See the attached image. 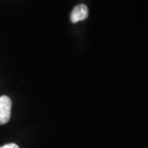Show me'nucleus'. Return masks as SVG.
<instances>
[{
  "instance_id": "1",
  "label": "nucleus",
  "mask_w": 148,
  "mask_h": 148,
  "mask_svg": "<svg viewBox=\"0 0 148 148\" xmlns=\"http://www.w3.org/2000/svg\"><path fill=\"white\" fill-rule=\"evenodd\" d=\"M12 110V101L7 95L0 97V124H5L9 121Z\"/></svg>"
},
{
  "instance_id": "3",
  "label": "nucleus",
  "mask_w": 148,
  "mask_h": 148,
  "mask_svg": "<svg viewBox=\"0 0 148 148\" xmlns=\"http://www.w3.org/2000/svg\"><path fill=\"white\" fill-rule=\"evenodd\" d=\"M0 148H19V147L15 143H9V144H6L4 146L1 147Z\"/></svg>"
},
{
  "instance_id": "2",
  "label": "nucleus",
  "mask_w": 148,
  "mask_h": 148,
  "mask_svg": "<svg viewBox=\"0 0 148 148\" xmlns=\"http://www.w3.org/2000/svg\"><path fill=\"white\" fill-rule=\"evenodd\" d=\"M88 8L85 4H78L72 11L70 15V20L73 23L84 21L88 17Z\"/></svg>"
}]
</instances>
